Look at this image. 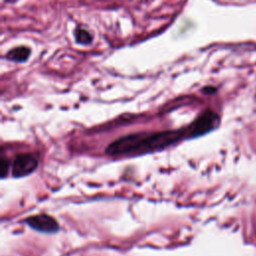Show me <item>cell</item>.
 Here are the masks:
<instances>
[{
	"label": "cell",
	"mask_w": 256,
	"mask_h": 256,
	"mask_svg": "<svg viewBox=\"0 0 256 256\" xmlns=\"http://www.w3.org/2000/svg\"><path fill=\"white\" fill-rule=\"evenodd\" d=\"M196 138L192 125L160 132H139L122 136L107 146L105 153L110 157H132L148 154L184 139Z\"/></svg>",
	"instance_id": "obj_1"
},
{
	"label": "cell",
	"mask_w": 256,
	"mask_h": 256,
	"mask_svg": "<svg viewBox=\"0 0 256 256\" xmlns=\"http://www.w3.org/2000/svg\"><path fill=\"white\" fill-rule=\"evenodd\" d=\"M25 223L31 229L46 234H54L60 230V225L56 219L45 213L27 217L25 219Z\"/></svg>",
	"instance_id": "obj_2"
},
{
	"label": "cell",
	"mask_w": 256,
	"mask_h": 256,
	"mask_svg": "<svg viewBox=\"0 0 256 256\" xmlns=\"http://www.w3.org/2000/svg\"><path fill=\"white\" fill-rule=\"evenodd\" d=\"M38 168V159L32 153L18 154L11 164V175L13 178H22L31 175Z\"/></svg>",
	"instance_id": "obj_3"
},
{
	"label": "cell",
	"mask_w": 256,
	"mask_h": 256,
	"mask_svg": "<svg viewBox=\"0 0 256 256\" xmlns=\"http://www.w3.org/2000/svg\"><path fill=\"white\" fill-rule=\"evenodd\" d=\"M30 54H31V49L28 46L20 45L10 49L5 54V58L15 63H24L29 59Z\"/></svg>",
	"instance_id": "obj_4"
},
{
	"label": "cell",
	"mask_w": 256,
	"mask_h": 256,
	"mask_svg": "<svg viewBox=\"0 0 256 256\" xmlns=\"http://www.w3.org/2000/svg\"><path fill=\"white\" fill-rule=\"evenodd\" d=\"M74 38L77 44L80 45H90L93 42V35L89 30L82 26H78L74 30Z\"/></svg>",
	"instance_id": "obj_5"
},
{
	"label": "cell",
	"mask_w": 256,
	"mask_h": 256,
	"mask_svg": "<svg viewBox=\"0 0 256 256\" xmlns=\"http://www.w3.org/2000/svg\"><path fill=\"white\" fill-rule=\"evenodd\" d=\"M11 164L12 162L6 158V157H2L1 159V178L4 179L7 175H8V172H9V168H11Z\"/></svg>",
	"instance_id": "obj_6"
},
{
	"label": "cell",
	"mask_w": 256,
	"mask_h": 256,
	"mask_svg": "<svg viewBox=\"0 0 256 256\" xmlns=\"http://www.w3.org/2000/svg\"><path fill=\"white\" fill-rule=\"evenodd\" d=\"M217 91V88L214 86H205L202 88V92L204 94H214Z\"/></svg>",
	"instance_id": "obj_7"
}]
</instances>
